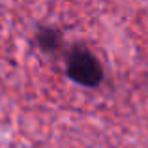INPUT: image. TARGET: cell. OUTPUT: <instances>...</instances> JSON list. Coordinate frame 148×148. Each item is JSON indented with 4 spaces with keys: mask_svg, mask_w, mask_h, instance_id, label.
<instances>
[{
    "mask_svg": "<svg viewBox=\"0 0 148 148\" xmlns=\"http://www.w3.org/2000/svg\"><path fill=\"white\" fill-rule=\"evenodd\" d=\"M66 73L73 83L88 88H96L103 79V69H101L98 58L88 49L83 47H73L68 53Z\"/></svg>",
    "mask_w": 148,
    "mask_h": 148,
    "instance_id": "obj_1",
    "label": "cell"
},
{
    "mask_svg": "<svg viewBox=\"0 0 148 148\" xmlns=\"http://www.w3.org/2000/svg\"><path fill=\"white\" fill-rule=\"evenodd\" d=\"M36 41L41 51L53 53V51L58 49V43H60V32H56L53 28H41L36 36Z\"/></svg>",
    "mask_w": 148,
    "mask_h": 148,
    "instance_id": "obj_2",
    "label": "cell"
}]
</instances>
